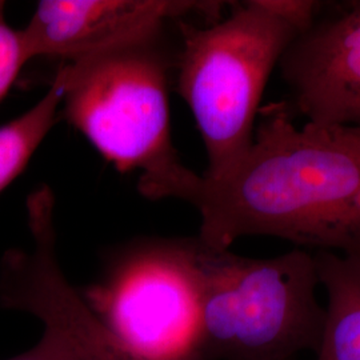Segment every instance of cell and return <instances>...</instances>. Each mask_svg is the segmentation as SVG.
<instances>
[{
    "label": "cell",
    "mask_w": 360,
    "mask_h": 360,
    "mask_svg": "<svg viewBox=\"0 0 360 360\" xmlns=\"http://www.w3.org/2000/svg\"><path fill=\"white\" fill-rule=\"evenodd\" d=\"M259 114L251 148L224 176L198 175L179 160L142 174L139 191L195 207L198 238L214 248L264 235L360 257L359 146L336 129H297L284 102Z\"/></svg>",
    "instance_id": "obj_1"
},
{
    "label": "cell",
    "mask_w": 360,
    "mask_h": 360,
    "mask_svg": "<svg viewBox=\"0 0 360 360\" xmlns=\"http://www.w3.org/2000/svg\"><path fill=\"white\" fill-rule=\"evenodd\" d=\"M321 8L309 0H250L211 25L178 23L176 89L206 147V178L224 176L248 153L271 72Z\"/></svg>",
    "instance_id": "obj_2"
},
{
    "label": "cell",
    "mask_w": 360,
    "mask_h": 360,
    "mask_svg": "<svg viewBox=\"0 0 360 360\" xmlns=\"http://www.w3.org/2000/svg\"><path fill=\"white\" fill-rule=\"evenodd\" d=\"M198 294L200 360H294L322 339L326 309L314 254L270 259L187 239Z\"/></svg>",
    "instance_id": "obj_3"
},
{
    "label": "cell",
    "mask_w": 360,
    "mask_h": 360,
    "mask_svg": "<svg viewBox=\"0 0 360 360\" xmlns=\"http://www.w3.org/2000/svg\"><path fill=\"white\" fill-rule=\"evenodd\" d=\"M167 26L65 62V117L119 171L179 162L169 127V87L179 43Z\"/></svg>",
    "instance_id": "obj_4"
},
{
    "label": "cell",
    "mask_w": 360,
    "mask_h": 360,
    "mask_svg": "<svg viewBox=\"0 0 360 360\" xmlns=\"http://www.w3.org/2000/svg\"><path fill=\"white\" fill-rule=\"evenodd\" d=\"M83 297L129 360L198 359L199 309L187 239L129 245Z\"/></svg>",
    "instance_id": "obj_5"
},
{
    "label": "cell",
    "mask_w": 360,
    "mask_h": 360,
    "mask_svg": "<svg viewBox=\"0 0 360 360\" xmlns=\"http://www.w3.org/2000/svg\"><path fill=\"white\" fill-rule=\"evenodd\" d=\"M55 196L47 186L27 198L30 250H8L0 262V306L28 312L63 339L80 360H129L65 279L56 255Z\"/></svg>",
    "instance_id": "obj_6"
},
{
    "label": "cell",
    "mask_w": 360,
    "mask_h": 360,
    "mask_svg": "<svg viewBox=\"0 0 360 360\" xmlns=\"http://www.w3.org/2000/svg\"><path fill=\"white\" fill-rule=\"evenodd\" d=\"M223 8L221 1L196 0H43L20 37L28 62H71L190 16L215 23Z\"/></svg>",
    "instance_id": "obj_7"
},
{
    "label": "cell",
    "mask_w": 360,
    "mask_h": 360,
    "mask_svg": "<svg viewBox=\"0 0 360 360\" xmlns=\"http://www.w3.org/2000/svg\"><path fill=\"white\" fill-rule=\"evenodd\" d=\"M279 68L295 110L318 129L360 127V1L315 20L285 49Z\"/></svg>",
    "instance_id": "obj_8"
},
{
    "label": "cell",
    "mask_w": 360,
    "mask_h": 360,
    "mask_svg": "<svg viewBox=\"0 0 360 360\" xmlns=\"http://www.w3.org/2000/svg\"><path fill=\"white\" fill-rule=\"evenodd\" d=\"M327 292L326 322L315 360H360V257L314 252Z\"/></svg>",
    "instance_id": "obj_9"
},
{
    "label": "cell",
    "mask_w": 360,
    "mask_h": 360,
    "mask_svg": "<svg viewBox=\"0 0 360 360\" xmlns=\"http://www.w3.org/2000/svg\"><path fill=\"white\" fill-rule=\"evenodd\" d=\"M63 95L62 77L56 72L50 89L38 103L0 127V193L25 171L51 131L58 120Z\"/></svg>",
    "instance_id": "obj_10"
},
{
    "label": "cell",
    "mask_w": 360,
    "mask_h": 360,
    "mask_svg": "<svg viewBox=\"0 0 360 360\" xmlns=\"http://www.w3.org/2000/svg\"><path fill=\"white\" fill-rule=\"evenodd\" d=\"M27 62L20 30H13L4 15L0 16V103Z\"/></svg>",
    "instance_id": "obj_11"
},
{
    "label": "cell",
    "mask_w": 360,
    "mask_h": 360,
    "mask_svg": "<svg viewBox=\"0 0 360 360\" xmlns=\"http://www.w3.org/2000/svg\"><path fill=\"white\" fill-rule=\"evenodd\" d=\"M10 360H80V358L63 339L44 330V334L34 347Z\"/></svg>",
    "instance_id": "obj_12"
},
{
    "label": "cell",
    "mask_w": 360,
    "mask_h": 360,
    "mask_svg": "<svg viewBox=\"0 0 360 360\" xmlns=\"http://www.w3.org/2000/svg\"><path fill=\"white\" fill-rule=\"evenodd\" d=\"M345 138H347L349 142L356 144L360 147V127H340L336 129Z\"/></svg>",
    "instance_id": "obj_13"
},
{
    "label": "cell",
    "mask_w": 360,
    "mask_h": 360,
    "mask_svg": "<svg viewBox=\"0 0 360 360\" xmlns=\"http://www.w3.org/2000/svg\"><path fill=\"white\" fill-rule=\"evenodd\" d=\"M3 15H4V3L0 1V16H3Z\"/></svg>",
    "instance_id": "obj_14"
},
{
    "label": "cell",
    "mask_w": 360,
    "mask_h": 360,
    "mask_svg": "<svg viewBox=\"0 0 360 360\" xmlns=\"http://www.w3.org/2000/svg\"><path fill=\"white\" fill-rule=\"evenodd\" d=\"M191 360H200V359H191Z\"/></svg>",
    "instance_id": "obj_15"
}]
</instances>
